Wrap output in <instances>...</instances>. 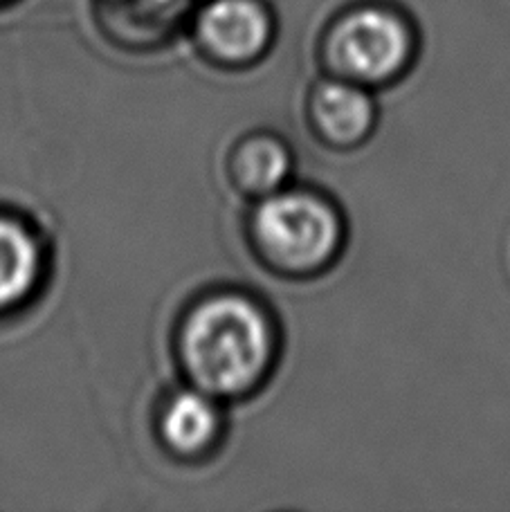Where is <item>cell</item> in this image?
I'll return each instance as SVG.
<instances>
[{
    "instance_id": "obj_1",
    "label": "cell",
    "mask_w": 510,
    "mask_h": 512,
    "mask_svg": "<svg viewBox=\"0 0 510 512\" xmlns=\"http://www.w3.org/2000/svg\"><path fill=\"white\" fill-rule=\"evenodd\" d=\"M277 355V331L257 301L239 292L200 299L182 319L178 358L196 389L234 398L266 380Z\"/></svg>"
},
{
    "instance_id": "obj_2",
    "label": "cell",
    "mask_w": 510,
    "mask_h": 512,
    "mask_svg": "<svg viewBox=\"0 0 510 512\" xmlns=\"http://www.w3.org/2000/svg\"><path fill=\"white\" fill-rule=\"evenodd\" d=\"M250 236L272 270L288 277H315L340 259L346 221L342 209L320 191L284 187L261 198Z\"/></svg>"
},
{
    "instance_id": "obj_3",
    "label": "cell",
    "mask_w": 510,
    "mask_h": 512,
    "mask_svg": "<svg viewBox=\"0 0 510 512\" xmlns=\"http://www.w3.org/2000/svg\"><path fill=\"white\" fill-rule=\"evenodd\" d=\"M418 39L409 18L394 7L369 3L346 9L324 39L331 75L371 90L394 86L414 66Z\"/></svg>"
},
{
    "instance_id": "obj_4",
    "label": "cell",
    "mask_w": 510,
    "mask_h": 512,
    "mask_svg": "<svg viewBox=\"0 0 510 512\" xmlns=\"http://www.w3.org/2000/svg\"><path fill=\"white\" fill-rule=\"evenodd\" d=\"M272 32L275 23L261 0H209L196 21L200 48L221 66H250L261 59Z\"/></svg>"
},
{
    "instance_id": "obj_5",
    "label": "cell",
    "mask_w": 510,
    "mask_h": 512,
    "mask_svg": "<svg viewBox=\"0 0 510 512\" xmlns=\"http://www.w3.org/2000/svg\"><path fill=\"white\" fill-rule=\"evenodd\" d=\"M373 90L342 77L317 81L308 95V122L315 135L333 149H358L378 126Z\"/></svg>"
},
{
    "instance_id": "obj_6",
    "label": "cell",
    "mask_w": 510,
    "mask_h": 512,
    "mask_svg": "<svg viewBox=\"0 0 510 512\" xmlns=\"http://www.w3.org/2000/svg\"><path fill=\"white\" fill-rule=\"evenodd\" d=\"M158 434L167 450L182 459L212 450L221 434V411L214 396L196 387L173 393L160 411Z\"/></svg>"
},
{
    "instance_id": "obj_7",
    "label": "cell",
    "mask_w": 510,
    "mask_h": 512,
    "mask_svg": "<svg viewBox=\"0 0 510 512\" xmlns=\"http://www.w3.org/2000/svg\"><path fill=\"white\" fill-rule=\"evenodd\" d=\"M293 173V153L277 135L254 133L236 146L230 158V176L243 194L266 198L284 189Z\"/></svg>"
},
{
    "instance_id": "obj_8",
    "label": "cell",
    "mask_w": 510,
    "mask_h": 512,
    "mask_svg": "<svg viewBox=\"0 0 510 512\" xmlns=\"http://www.w3.org/2000/svg\"><path fill=\"white\" fill-rule=\"evenodd\" d=\"M41 270L43 252L30 227L0 216V313L30 299Z\"/></svg>"
},
{
    "instance_id": "obj_9",
    "label": "cell",
    "mask_w": 510,
    "mask_h": 512,
    "mask_svg": "<svg viewBox=\"0 0 510 512\" xmlns=\"http://www.w3.org/2000/svg\"><path fill=\"white\" fill-rule=\"evenodd\" d=\"M138 3H144V5H156V7H165V5H171L173 0H138Z\"/></svg>"
}]
</instances>
